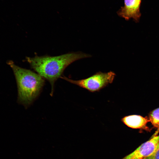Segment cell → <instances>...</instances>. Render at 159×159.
<instances>
[{
    "label": "cell",
    "mask_w": 159,
    "mask_h": 159,
    "mask_svg": "<svg viewBox=\"0 0 159 159\" xmlns=\"http://www.w3.org/2000/svg\"><path fill=\"white\" fill-rule=\"evenodd\" d=\"M91 55L81 52H72L56 56H44L27 57L31 67L50 83L51 95H52L55 82L70 64L78 59L90 57Z\"/></svg>",
    "instance_id": "6da1fadb"
},
{
    "label": "cell",
    "mask_w": 159,
    "mask_h": 159,
    "mask_svg": "<svg viewBox=\"0 0 159 159\" xmlns=\"http://www.w3.org/2000/svg\"><path fill=\"white\" fill-rule=\"evenodd\" d=\"M8 64L16 80L18 102L27 107L39 96L44 83V78L38 73L16 65L12 61Z\"/></svg>",
    "instance_id": "7a4b0ae2"
},
{
    "label": "cell",
    "mask_w": 159,
    "mask_h": 159,
    "mask_svg": "<svg viewBox=\"0 0 159 159\" xmlns=\"http://www.w3.org/2000/svg\"><path fill=\"white\" fill-rule=\"evenodd\" d=\"M116 74L112 71L107 72H99L85 79L75 80L65 76L60 77L72 84L76 85L91 92L99 91L112 83Z\"/></svg>",
    "instance_id": "3957f363"
},
{
    "label": "cell",
    "mask_w": 159,
    "mask_h": 159,
    "mask_svg": "<svg viewBox=\"0 0 159 159\" xmlns=\"http://www.w3.org/2000/svg\"><path fill=\"white\" fill-rule=\"evenodd\" d=\"M159 143V135L153 136L122 159H144L151 154Z\"/></svg>",
    "instance_id": "277c9868"
},
{
    "label": "cell",
    "mask_w": 159,
    "mask_h": 159,
    "mask_svg": "<svg viewBox=\"0 0 159 159\" xmlns=\"http://www.w3.org/2000/svg\"><path fill=\"white\" fill-rule=\"evenodd\" d=\"M141 1L124 0V6L117 12V14L126 20L132 18L135 22H138L141 16L140 8Z\"/></svg>",
    "instance_id": "5b68a950"
},
{
    "label": "cell",
    "mask_w": 159,
    "mask_h": 159,
    "mask_svg": "<svg viewBox=\"0 0 159 159\" xmlns=\"http://www.w3.org/2000/svg\"><path fill=\"white\" fill-rule=\"evenodd\" d=\"M121 121L130 128L150 131V129L147 125V124L149 120V119L146 117L140 115H131L123 117L121 119Z\"/></svg>",
    "instance_id": "8992f818"
},
{
    "label": "cell",
    "mask_w": 159,
    "mask_h": 159,
    "mask_svg": "<svg viewBox=\"0 0 159 159\" xmlns=\"http://www.w3.org/2000/svg\"><path fill=\"white\" fill-rule=\"evenodd\" d=\"M149 120L153 126L157 128V131L154 136L156 135L159 132V107L151 112L149 114Z\"/></svg>",
    "instance_id": "52a82bcc"
},
{
    "label": "cell",
    "mask_w": 159,
    "mask_h": 159,
    "mask_svg": "<svg viewBox=\"0 0 159 159\" xmlns=\"http://www.w3.org/2000/svg\"><path fill=\"white\" fill-rule=\"evenodd\" d=\"M144 159H159V143L154 152Z\"/></svg>",
    "instance_id": "ba28073f"
}]
</instances>
